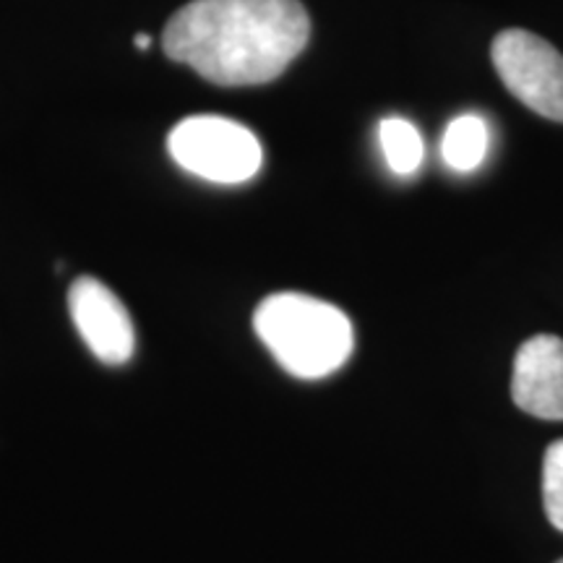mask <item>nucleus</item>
<instances>
[{
  "mask_svg": "<svg viewBox=\"0 0 563 563\" xmlns=\"http://www.w3.org/2000/svg\"><path fill=\"white\" fill-rule=\"evenodd\" d=\"M133 45H136L139 51H150V45H152V37H150V34H139V37L133 40Z\"/></svg>",
  "mask_w": 563,
  "mask_h": 563,
  "instance_id": "10",
  "label": "nucleus"
},
{
  "mask_svg": "<svg viewBox=\"0 0 563 563\" xmlns=\"http://www.w3.org/2000/svg\"><path fill=\"white\" fill-rule=\"evenodd\" d=\"M559 563H563V561H559Z\"/></svg>",
  "mask_w": 563,
  "mask_h": 563,
  "instance_id": "11",
  "label": "nucleus"
},
{
  "mask_svg": "<svg viewBox=\"0 0 563 563\" xmlns=\"http://www.w3.org/2000/svg\"><path fill=\"white\" fill-rule=\"evenodd\" d=\"M490 55L504 87L525 108L563 123V55L551 42L525 30H506L493 40Z\"/></svg>",
  "mask_w": 563,
  "mask_h": 563,
  "instance_id": "4",
  "label": "nucleus"
},
{
  "mask_svg": "<svg viewBox=\"0 0 563 563\" xmlns=\"http://www.w3.org/2000/svg\"><path fill=\"white\" fill-rule=\"evenodd\" d=\"M485 152H488V125L481 115L467 112L449 123L441 141V154L452 170L473 173L475 167H481Z\"/></svg>",
  "mask_w": 563,
  "mask_h": 563,
  "instance_id": "7",
  "label": "nucleus"
},
{
  "mask_svg": "<svg viewBox=\"0 0 563 563\" xmlns=\"http://www.w3.org/2000/svg\"><path fill=\"white\" fill-rule=\"evenodd\" d=\"M253 329L295 378H323L340 371L355 347L352 323L332 302L300 292H277L253 313Z\"/></svg>",
  "mask_w": 563,
  "mask_h": 563,
  "instance_id": "2",
  "label": "nucleus"
},
{
  "mask_svg": "<svg viewBox=\"0 0 563 563\" xmlns=\"http://www.w3.org/2000/svg\"><path fill=\"white\" fill-rule=\"evenodd\" d=\"M167 150L183 170L224 186L251 180L264 162L256 133L220 115H194L180 121L167 136Z\"/></svg>",
  "mask_w": 563,
  "mask_h": 563,
  "instance_id": "3",
  "label": "nucleus"
},
{
  "mask_svg": "<svg viewBox=\"0 0 563 563\" xmlns=\"http://www.w3.org/2000/svg\"><path fill=\"white\" fill-rule=\"evenodd\" d=\"M308 37L300 0H191L167 21L162 47L211 84L256 87L285 74Z\"/></svg>",
  "mask_w": 563,
  "mask_h": 563,
  "instance_id": "1",
  "label": "nucleus"
},
{
  "mask_svg": "<svg viewBox=\"0 0 563 563\" xmlns=\"http://www.w3.org/2000/svg\"><path fill=\"white\" fill-rule=\"evenodd\" d=\"M514 405L543 420H563V340L538 334L514 357Z\"/></svg>",
  "mask_w": 563,
  "mask_h": 563,
  "instance_id": "6",
  "label": "nucleus"
},
{
  "mask_svg": "<svg viewBox=\"0 0 563 563\" xmlns=\"http://www.w3.org/2000/svg\"><path fill=\"white\" fill-rule=\"evenodd\" d=\"M543 501L551 525L563 532V439L551 443L545 452Z\"/></svg>",
  "mask_w": 563,
  "mask_h": 563,
  "instance_id": "9",
  "label": "nucleus"
},
{
  "mask_svg": "<svg viewBox=\"0 0 563 563\" xmlns=\"http://www.w3.org/2000/svg\"><path fill=\"white\" fill-rule=\"evenodd\" d=\"M384 157L389 162L391 173L412 175L418 173L422 162V139L418 129L405 118H386L378 129Z\"/></svg>",
  "mask_w": 563,
  "mask_h": 563,
  "instance_id": "8",
  "label": "nucleus"
},
{
  "mask_svg": "<svg viewBox=\"0 0 563 563\" xmlns=\"http://www.w3.org/2000/svg\"><path fill=\"white\" fill-rule=\"evenodd\" d=\"M68 308L74 327L91 355L104 365H123L136 350V329L125 306L108 285L95 277L74 282L68 292Z\"/></svg>",
  "mask_w": 563,
  "mask_h": 563,
  "instance_id": "5",
  "label": "nucleus"
}]
</instances>
